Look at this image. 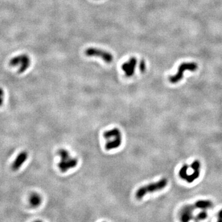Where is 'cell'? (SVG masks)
<instances>
[{"instance_id":"cell-1","label":"cell","mask_w":222,"mask_h":222,"mask_svg":"<svg viewBox=\"0 0 222 222\" xmlns=\"http://www.w3.org/2000/svg\"><path fill=\"white\" fill-rule=\"evenodd\" d=\"M58 154L61 157V161L58 163V167L62 172H66L69 169L75 168L77 165V159L71 157L67 150L61 149L58 151Z\"/></svg>"},{"instance_id":"cell-2","label":"cell","mask_w":222,"mask_h":222,"mask_svg":"<svg viewBox=\"0 0 222 222\" xmlns=\"http://www.w3.org/2000/svg\"><path fill=\"white\" fill-rule=\"evenodd\" d=\"M167 184V179L162 178L157 182L147 184L146 186H142L139 188L136 193V197L137 199L140 200L147 194V193H154L155 191H160L163 189Z\"/></svg>"},{"instance_id":"cell-3","label":"cell","mask_w":222,"mask_h":222,"mask_svg":"<svg viewBox=\"0 0 222 222\" xmlns=\"http://www.w3.org/2000/svg\"><path fill=\"white\" fill-rule=\"evenodd\" d=\"M86 56L98 57L102 59L106 63H111L113 61V57L111 52L96 48H87L85 51Z\"/></svg>"},{"instance_id":"cell-4","label":"cell","mask_w":222,"mask_h":222,"mask_svg":"<svg viewBox=\"0 0 222 222\" xmlns=\"http://www.w3.org/2000/svg\"><path fill=\"white\" fill-rule=\"evenodd\" d=\"M197 66L195 63H183L181 64L178 67V70L174 76L170 77V82L172 83H176L180 81L183 77V73L186 70H190L192 72L196 70Z\"/></svg>"},{"instance_id":"cell-5","label":"cell","mask_w":222,"mask_h":222,"mask_svg":"<svg viewBox=\"0 0 222 222\" xmlns=\"http://www.w3.org/2000/svg\"><path fill=\"white\" fill-rule=\"evenodd\" d=\"M10 65L12 66H19V72L23 73L29 67L30 59L27 55H20L12 59L10 61Z\"/></svg>"},{"instance_id":"cell-6","label":"cell","mask_w":222,"mask_h":222,"mask_svg":"<svg viewBox=\"0 0 222 222\" xmlns=\"http://www.w3.org/2000/svg\"><path fill=\"white\" fill-rule=\"evenodd\" d=\"M137 64V60L135 57H131L122 65V70L125 73V75L130 77L134 75Z\"/></svg>"},{"instance_id":"cell-7","label":"cell","mask_w":222,"mask_h":222,"mask_svg":"<svg viewBox=\"0 0 222 222\" xmlns=\"http://www.w3.org/2000/svg\"><path fill=\"white\" fill-rule=\"evenodd\" d=\"M195 209L196 206L194 205H187L184 206L180 211V219L182 221H188L193 218V213Z\"/></svg>"},{"instance_id":"cell-8","label":"cell","mask_w":222,"mask_h":222,"mask_svg":"<svg viewBox=\"0 0 222 222\" xmlns=\"http://www.w3.org/2000/svg\"><path fill=\"white\" fill-rule=\"evenodd\" d=\"M28 158V153L26 151H22L18 155L16 160L12 166V169L13 170L16 171L20 169V167L22 165L27 159Z\"/></svg>"},{"instance_id":"cell-9","label":"cell","mask_w":222,"mask_h":222,"mask_svg":"<svg viewBox=\"0 0 222 222\" xmlns=\"http://www.w3.org/2000/svg\"><path fill=\"white\" fill-rule=\"evenodd\" d=\"M103 136L107 140H111V139H116L118 138H122V134L120 130L117 128H114L109 131H105Z\"/></svg>"},{"instance_id":"cell-10","label":"cell","mask_w":222,"mask_h":222,"mask_svg":"<svg viewBox=\"0 0 222 222\" xmlns=\"http://www.w3.org/2000/svg\"><path fill=\"white\" fill-rule=\"evenodd\" d=\"M122 141V138H118L113 139V140H108L106 145H105L106 149L110 151L118 148L121 145Z\"/></svg>"},{"instance_id":"cell-11","label":"cell","mask_w":222,"mask_h":222,"mask_svg":"<svg viewBox=\"0 0 222 222\" xmlns=\"http://www.w3.org/2000/svg\"><path fill=\"white\" fill-rule=\"evenodd\" d=\"M196 208H200V209L206 210L208 208H211L213 207V203L211 201L208 200H201V201H198L194 204Z\"/></svg>"},{"instance_id":"cell-12","label":"cell","mask_w":222,"mask_h":222,"mask_svg":"<svg viewBox=\"0 0 222 222\" xmlns=\"http://www.w3.org/2000/svg\"><path fill=\"white\" fill-rule=\"evenodd\" d=\"M29 201L30 205H31L32 207H37L39 206L41 204L42 199L40 195L37 194V193H33V194H32L31 196H30Z\"/></svg>"},{"instance_id":"cell-13","label":"cell","mask_w":222,"mask_h":222,"mask_svg":"<svg viewBox=\"0 0 222 222\" xmlns=\"http://www.w3.org/2000/svg\"><path fill=\"white\" fill-rule=\"evenodd\" d=\"M199 175H200L199 170H194V173H193L191 174V175H188L187 178H186V180L188 183H191L193 182V181H194L195 179H196L197 178H199Z\"/></svg>"},{"instance_id":"cell-14","label":"cell","mask_w":222,"mask_h":222,"mask_svg":"<svg viewBox=\"0 0 222 222\" xmlns=\"http://www.w3.org/2000/svg\"><path fill=\"white\" fill-rule=\"evenodd\" d=\"M188 168H189V167H188L187 165H186V164L181 168L180 170H179V175L182 179H186V178H187L188 175L187 174Z\"/></svg>"},{"instance_id":"cell-15","label":"cell","mask_w":222,"mask_h":222,"mask_svg":"<svg viewBox=\"0 0 222 222\" xmlns=\"http://www.w3.org/2000/svg\"><path fill=\"white\" fill-rule=\"evenodd\" d=\"M207 216H208L207 212L206 211V210H204V211L198 213V214L195 217L194 220L195 221H199V220H205L207 217Z\"/></svg>"},{"instance_id":"cell-16","label":"cell","mask_w":222,"mask_h":222,"mask_svg":"<svg viewBox=\"0 0 222 222\" xmlns=\"http://www.w3.org/2000/svg\"><path fill=\"white\" fill-rule=\"evenodd\" d=\"M191 169L194 170H199L200 167H201V164L199 160H195L194 162H193V164H191Z\"/></svg>"},{"instance_id":"cell-17","label":"cell","mask_w":222,"mask_h":222,"mask_svg":"<svg viewBox=\"0 0 222 222\" xmlns=\"http://www.w3.org/2000/svg\"><path fill=\"white\" fill-rule=\"evenodd\" d=\"M140 69L142 72H144L145 71L146 64H145V61H141V63H140Z\"/></svg>"},{"instance_id":"cell-18","label":"cell","mask_w":222,"mask_h":222,"mask_svg":"<svg viewBox=\"0 0 222 222\" xmlns=\"http://www.w3.org/2000/svg\"><path fill=\"white\" fill-rule=\"evenodd\" d=\"M218 221H222V210H221L218 213Z\"/></svg>"},{"instance_id":"cell-19","label":"cell","mask_w":222,"mask_h":222,"mask_svg":"<svg viewBox=\"0 0 222 222\" xmlns=\"http://www.w3.org/2000/svg\"><path fill=\"white\" fill-rule=\"evenodd\" d=\"M3 91L2 90V89L0 88V97H3Z\"/></svg>"},{"instance_id":"cell-20","label":"cell","mask_w":222,"mask_h":222,"mask_svg":"<svg viewBox=\"0 0 222 222\" xmlns=\"http://www.w3.org/2000/svg\"><path fill=\"white\" fill-rule=\"evenodd\" d=\"M3 97H0V106H1L3 104Z\"/></svg>"}]
</instances>
